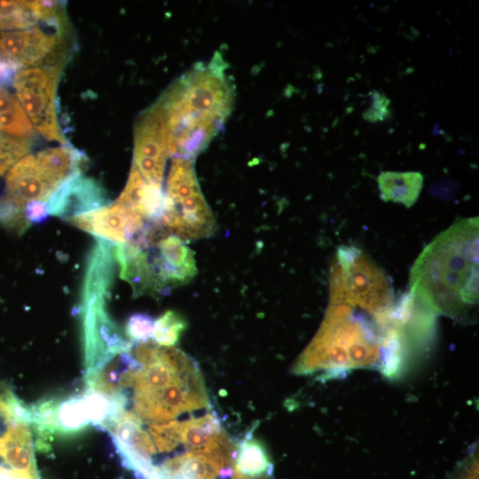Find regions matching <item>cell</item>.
<instances>
[{
    "mask_svg": "<svg viewBox=\"0 0 479 479\" xmlns=\"http://www.w3.org/2000/svg\"><path fill=\"white\" fill-rule=\"evenodd\" d=\"M478 217L459 220L439 233L411 271V294L428 309L457 319L478 305Z\"/></svg>",
    "mask_w": 479,
    "mask_h": 479,
    "instance_id": "obj_1",
    "label": "cell"
},
{
    "mask_svg": "<svg viewBox=\"0 0 479 479\" xmlns=\"http://www.w3.org/2000/svg\"><path fill=\"white\" fill-rule=\"evenodd\" d=\"M235 89L220 53L181 75L159 98L165 109L176 156L194 160L224 127Z\"/></svg>",
    "mask_w": 479,
    "mask_h": 479,
    "instance_id": "obj_2",
    "label": "cell"
},
{
    "mask_svg": "<svg viewBox=\"0 0 479 479\" xmlns=\"http://www.w3.org/2000/svg\"><path fill=\"white\" fill-rule=\"evenodd\" d=\"M392 288L383 271L361 249L338 248L330 274V303L357 306L372 313L390 309Z\"/></svg>",
    "mask_w": 479,
    "mask_h": 479,
    "instance_id": "obj_3",
    "label": "cell"
},
{
    "mask_svg": "<svg viewBox=\"0 0 479 479\" xmlns=\"http://www.w3.org/2000/svg\"><path fill=\"white\" fill-rule=\"evenodd\" d=\"M155 224L186 240L209 237L214 232L215 219L198 183L194 160L173 158L164 211Z\"/></svg>",
    "mask_w": 479,
    "mask_h": 479,
    "instance_id": "obj_4",
    "label": "cell"
},
{
    "mask_svg": "<svg viewBox=\"0 0 479 479\" xmlns=\"http://www.w3.org/2000/svg\"><path fill=\"white\" fill-rule=\"evenodd\" d=\"M75 171V156L66 146L27 154L8 170L4 197L23 208L32 201L46 202Z\"/></svg>",
    "mask_w": 479,
    "mask_h": 479,
    "instance_id": "obj_5",
    "label": "cell"
},
{
    "mask_svg": "<svg viewBox=\"0 0 479 479\" xmlns=\"http://www.w3.org/2000/svg\"><path fill=\"white\" fill-rule=\"evenodd\" d=\"M33 431L30 407L0 383V479H42Z\"/></svg>",
    "mask_w": 479,
    "mask_h": 479,
    "instance_id": "obj_6",
    "label": "cell"
},
{
    "mask_svg": "<svg viewBox=\"0 0 479 479\" xmlns=\"http://www.w3.org/2000/svg\"><path fill=\"white\" fill-rule=\"evenodd\" d=\"M62 65L21 68L13 81L16 98L35 130L51 141L67 145L61 132L56 92Z\"/></svg>",
    "mask_w": 479,
    "mask_h": 479,
    "instance_id": "obj_7",
    "label": "cell"
},
{
    "mask_svg": "<svg viewBox=\"0 0 479 479\" xmlns=\"http://www.w3.org/2000/svg\"><path fill=\"white\" fill-rule=\"evenodd\" d=\"M175 156L166 112L158 99L136 122L132 164L146 182L162 185L167 160Z\"/></svg>",
    "mask_w": 479,
    "mask_h": 479,
    "instance_id": "obj_8",
    "label": "cell"
},
{
    "mask_svg": "<svg viewBox=\"0 0 479 479\" xmlns=\"http://www.w3.org/2000/svg\"><path fill=\"white\" fill-rule=\"evenodd\" d=\"M144 247L161 294L189 282L197 273L194 255L182 239L153 224Z\"/></svg>",
    "mask_w": 479,
    "mask_h": 479,
    "instance_id": "obj_9",
    "label": "cell"
},
{
    "mask_svg": "<svg viewBox=\"0 0 479 479\" xmlns=\"http://www.w3.org/2000/svg\"><path fill=\"white\" fill-rule=\"evenodd\" d=\"M63 32H46L39 27L0 31V58L12 60L21 67L57 65L64 52Z\"/></svg>",
    "mask_w": 479,
    "mask_h": 479,
    "instance_id": "obj_10",
    "label": "cell"
},
{
    "mask_svg": "<svg viewBox=\"0 0 479 479\" xmlns=\"http://www.w3.org/2000/svg\"><path fill=\"white\" fill-rule=\"evenodd\" d=\"M67 221L95 235L97 239L115 244L134 242L148 224L139 215L117 202L71 217Z\"/></svg>",
    "mask_w": 479,
    "mask_h": 479,
    "instance_id": "obj_11",
    "label": "cell"
},
{
    "mask_svg": "<svg viewBox=\"0 0 479 479\" xmlns=\"http://www.w3.org/2000/svg\"><path fill=\"white\" fill-rule=\"evenodd\" d=\"M108 201L103 187L80 173L62 184L46 204L49 215L69 219L105 207Z\"/></svg>",
    "mask_w": 479,
    "mask_h": 479,
    "instance_id": "obj_12",
    "label": "cell"
},
{
    "mask_svg": "<svg viewBox=\"0 0 479 479\" xmlns=\"http://www.w3.org/2000/svg\"><path fill=\"white\" fill-rule=\"evenodd\" d=\"M39 23L64 28L62 5L52 1H0V31L27 29Z\"/></svg>",
    "mask_w": 479,
    "mask_h": 479,
    "instance_id": "obj_13",
    "label": "cell"
},
{
    "mask_svg": "<svg viewBox=\"0 0 479 479\" xmlns=\"http://www.w3.org/2000/svg\"><path fill=\"white\" fill-rule=\"evenodd\" d=\"M180 434L187 451L216 453L235 449L214 412L181 421Z\"/></svg>",
    "mask_w": 479,
    "mask_h": 479,
    "instance_id": "obj_14",
    "label": "cell"
},
{
    "mask_svg": "<svg viewBox=\"0 0 479 479\" xmlns=\"http://www.w3.org/2000/svg\"><path fill=\"white\" fill-rule=\"evenodd\" d=\"M139 215L145 221L157 222L165 208L161 185L146 182L132 164L123 192L115 201Z\"/></svg>",
    "mask_w": 479,
    "mask_h": 479,
    "instance_id": "obj_15",
    "label": "cell"
},
{
    "mask_svg": "<svg viewBox=\"0 0 479 479\" xmlns=\"http://www.w3.org/2000/svg\"><path fill=\"white\" fill-rule=\"evenodd\" d=\"M377 182L382 200L410 208L420 196L423 176L415 171H383L378 176Z\"/></svg>",
    "mask_w": 479,
    "mask_h": 479,
    "instance_id": "obj_16",
    "label": "cell"
},
{
    "mask_svg": "<svg viewBox=\"0 0 479 479\" xmlns=\"http://www.w3.org/2000/svg\"><path fill=\"white\" fill-rule=\"evenodd\" d=\"M272 464L261 441L247 436L235 448L233 471L249 478L264 477L271 474Z\"/></svg>",
    "mask_w": 479,
    "mask_h": 479,
    "instance_id": "obj_17",
    "label": "cell"
},
{
    "mask_svg": "<svg viewBox=\"0 0 479 479\" xmlns=\"http://www.w3.org/2000/svg\"><path fill=\"white\" fill-rule=\"evenodd\" d=\"M0 132L29 140L35 134L18 98L6 89H0Z\"/></svg>",
    "mask_w": 479,
    "mask_h": 479,
    "instance_id": "obj_18",
    "label": "cell"
},
{
    "mask_svg": "<svg viewBox=\"0 0 479 479\" xmlns=\"http://www.w3.org/2000/svg\"><path fill=\"white\" fill-rule=\"evenodd\" d=\"M186 326L187 323L181 315L168 310L154 321L153 339L160 346L174 347Z\"/></svg>",
    "mask_w": 479,
    "mask_h": 479,
    "instance_id": "obj_19",
    "label": "cell"
},
{
    "mask_svg": "<svg viewBox=\"0 0 479 479\" xmlns=\"http://www.w3.org/2000/svg\"><path fill=\"white\" fill-rule=\"evenodd\" d=\"M29 139L15 137L0 132V177L30 150Z\"/></svg>",
    "mask_w": 479,
    "mask_h": 479,
    "instance_id": "obj_20",
    "label": "cell"
},
{
    "mask_svg": "<svg viewBox=\"0 0 479 479\" xmlns=\"http://www.w3.org/2000/svg\"><path fill=\"white\" fill-rule=\"evenodd\" d=\"M154 319L145 313H134L126 322L125 334L133 342H145L153 338Z\"/></svg>",
    "mask_w": 479,
    "mask_h": 479,
    "instance_id": "obj_21",
    "label": "cell"
},
{
    "mask_svg": "<svg viewBox=\"0 0 479 479\" xmlns=\"http://www.w3.org/2000/svg\"><path fill=\"white\" fill-rule=\"evenodd\" d=\"M0 224L6 229L24 232L29 226V222L24 215V208L18 207L5 197L0 198Z\"/></svg>",
    "mask_w": 479,
    "mask_h": 479,
    "instance_id": "obj_22",
    "label": "cell"
},
{
    "mask_svg": "<svg viewBox=\"0 0 479 479\" xmlns=\"http://www.w3.org/2000/svg\"><path fill=\"white\" fill-rule=\"evenodd\" d=\"M372 98V105L363 113V118L369 122H382L389 119L391 116L390 99L378 91L373 92Z\"/></svg>",
    "mask_w": 479,
    "mask_h": 479,
    "instance_id": "obj_23",
    "label": "cell"
},
{
    "mask_svg": "<svg viewBox=\"0 0 479 479\" xmlns=\"http://www.w3.org/2000/svg\"><path fill=\"white\" fill-rule=\"evenodd\" d=\"M24 215L29 223L40 224L49 216L45 201H32L24 206Z\"/></svg>",
    "mask_w": 479,
    "mask_h": 479,
    "instance_id": "obj_24",
    "label": "cell"
},
{
    "mask_svg": "<svg viewBox=\"0 0 479 479\" xmlns=\"http://www.w3.org/2000/svg\"><path fill=\"white\" fill-rule=\"evenodd\" d=\"M21 67L6 59L0 58V89L13 83L17 73L21 69Z\"/></svg>",
    "mask_w": 479,
    "mask_h": 479,
    "instance_id": "obj_25",
    "label": "cell"
},
{
    "mask_svg": "<svg viewBox=\"0 0 479 479\" xmlns=\"http://www.w3.org/2000/svg\"><path fill=\"white\" fill-rule=\"evenodd\" d=\"M230 479H266V477L249 478V477L240 475L233 471V474L232 475Z\"/></svg>",
    "mask_w": 479,
    "mask_h": 479,
    "instance_id": "obj_26",
    "label": "cell"
}]
</instances>
